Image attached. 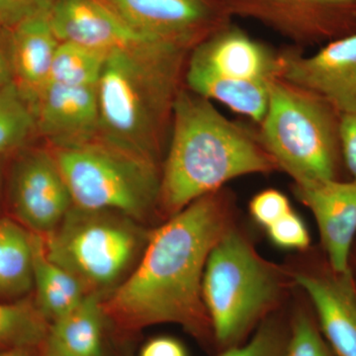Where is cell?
Segmentation results:
<instances>
[{"label":"cell","mask_w":356,"mask_h":356,"mask_svg":"<svg viewBox=\"0 0 356 356\" xmlns=\"http://www.w3.org/2000/svg\"><path fill=\"white\" fill-rule=\"evenodd\" d=\"M229 221L228 201L219 191L151 232L133 270L103 298L107 320L127 331L175 324L198 337L212 334L203 303V274Z\"/></svg>","instance_id":"6da1fadb"},{"label":"cell","mask_w":356,"mask_h":356,"mask_svg":"<svg viewBox=\"0 0 356 356\" xmlns=\"http://www.w3.org/2000/svg\"><path fill=\"white\" fill-rule=\"evenodd\" d=\"M195 44L146 39L110 51L97 86L98 137L159 165L185 63Z\"/></svg>","instance_id":"7a4b0ae2"},{"label":"cell","mask_w":356,"mask_h":356,"mask_svg":"<svg viewBox=\"0 0 356 356\" xmlns=\"http://www.w3.org/2000/svg\"><path fill=\"white\" fill-rule=\"evenodd\" d=\"M278 170L257 131L229 120L212 102L180 88L161 166L159 209L168 218L235 178Z\"/></svg>","instance_id":"3957f363"},{"label":"cell","mask_w":356,"mask_h":356,"mask_svg":"<svg viewBox=\"0 0 356 356\" xmlns=\"http://www.w3.org/2000/svg\"><path fill=\"white\" fill-rule=\"evenodd\" d=\"M339 117L320 96L280 77L269 84L268 105L257 124V137L295 185L336 179Z\"/></svg>","instance_id":"277c9868"},{"label":"cell","mask_w":356,"mask_h":356,"mask_svg":"<svg viewBox=\"0 0 356 356\" xmlns=\"http://www.w3.org/2000/svg\"><path fill=\"white\" fill-rule=\"evenodd\" d=\"M281 74L280 51L225 23L193 47L185 67L186 88L261 123L269 84Z\"/></svg>","instance_id":"5b68a950"},{"label":"cell","mask_w":356,"mask_h":356,"mask_svg":"<svg viewBox=\"0 0 356 356\" xmlns=\"http://www.w3.org/2000/svg\"><path fill=\"white\" fill-rule=\"evenodd\" d=\"M151 232L142 222L110 211L72 206L60 225L44 236L47 257L103 297L127 278Z\"/></svg>","instance_id":"8992f818"},{"label":"cell","mask_w":356,"mask_h":356,"mask_svg":"<svg viewBox=\"0 0 356 356\" xmlns=\"http://www.w3.org/2000/svg\"><path fill=\"white\" fill-rule=\"evenodd\" d=\"M280 293L277 270L229 229L211 250L202 280L203 303L217 343L224 348L241 343Z\"/></svg>","instance_id":"52a82bcc"},{"label":"cell","mask_w":356,"mask_h":356,"mask_svg":"<svg viewBox=\"0 0 356 356\" xmlns=\"http://www.w3.org/2000/svg\"><path fill=\"white\" fill-rule=\"evenodd\" d=\"M53 154L74 207L119 213L140 222L159 209L161 165L99 137Z\"/></svg>","instance_id":"ba28073f"},{"label":"cell","mask_w":356,"mask_h":356,"mask_svg":"<svg viewBox=\"0 0 356 356\" xmlns=\"http://www.w3.org/2000/svg\"><path fill=\"white\" fill-rule=\"evenodd\" d=\"M229 17L250 18L301 47L351 34L356 0H216Z\"/></svg>","instance_id":"9c48e42d"},{"label":"cell","mask_w":356,"mask_h":356,"mask_svg":"<svg viewBox=\"0 0 356 356\" xmlns=\"http://www.w3.org/2000/svg\"><path fill=\"white\" fill-rule=\"evenodd\" d=\"M9 195L16 221L43 236L57 228L74 206L55 156L46 149H33L16 161Z\"/></svg>","instance_id":"30bf717a"},{"label":"cell","mask_w":356,"mask_h":356,"mask_svg":"<svg viewBox=\"0 0 356 356\" xmlns=\"http://www.w3.org/2000/svg\"><path fill=\"white\" fill-rule=\"evenodd\" d=\"M280 79L320 96L339 115L356 112V32L332 40L314 55L280 51Z\"/></svg>","instance_id":"8fae6325"},{"label":"cell","mask_w":356,"mask_h":356,"mask_svg":"<svg viewBox=\"0 0 356 356\" xmlns=\"http://www.w3.org/2000/svg\"><path fill=\"white\" fill-rule=\"evenodd\" d=\"M149 39L198 44L231 17L216 0H102Z\"/></svg>","instance_id":"7c38bea8"},{"label":"cell","mask_w":356,"mask_h":356,"mask_svg":"<svg viewBox=\"0 0 356 356\" xmlns=\"http://www.w3.org/2000/svg\"><path fill=\"white\" fill-rule=\"evenodd\" d=\"M35 128L53 149L77 146L99 136L97 86L49 83L31 107Z\"/></svg>","instance_id":"4fadbf2b"},{"label":"cell","mask_w":356,"mask_h":356,"mask_svg":"<svg viewBox=\"0 0 356 356\" xmlns=\"http://www.w3.org/2000/svg\"><path fill=\"white\" fill-rule=\"evenodd\" d=\"M294 193L315 217L334 273H350L348 259L356 235V180L294 184Z\"/></svg>","instance_id":"5bb4252c"},{"label":"cell","mask_w":356,"mask_h":356,"mask_svg":"<svg viewBox=\"0 0 356 356\" xmlns=\"http://www.w3.org/2000/svg\"><path fill=\"white\" fill-rule=\"evenodd\" d=\"M50 19L60 42L106 53L149 39L134 31L102 0H58Z\"/></svg>","instance_id":"9a60e30c"},{"label":"cell","mask_w":356,"mask_h":356,"mask_svg":"<svg viewBox=\"0 0 356 356\" xmlns=\"http://www.w3.org/2000/svg\"><path fill=\"white\" fill-rule=\"evenodd\" d=\"M11 29L8 51L13 83L31 109L50 81L60 42L51 26L50 13L21 21Z\"/></svg>","instance_id":"2e32d148"},{"label":"cell","mask_w":356,"mask_h":356,"mask_svg":"<svg viewBox=\"0 0 356 356\" xmlns=\"http://www.w3.org/2000/svg\"><path fill=\"white\" fill-rule=\"evenodd\" d=\"M337 277L299 274L296 281L310 297L325 341L337 356H356V293L350 273Z\"/></svg>","instance_id":"e0dca14e"},{"label":"cell","mask_w":356,"mask_h":356,"mask_svg":"<svg viewBox=\"0 0 356 356\" xmlns=\"http://www.w3.org/2000/svg\"><path fill=\"white\" fill-rule=\"evenodd\" d=\"M103 298L89 293L69 313L51 323L44 341L65 356H103L107 320Z\"/></svg>","instance_id":"ac0fdd59"},{"label":"cell","mask_w":356,"mask_h":356,"mask_svg":"<svg viewBox=\"0 0 356 356\" xmlns=\"http://www.w3.org/2000/svg\"><path fill=\"white\" fill-rule=\"evenodd\" d=\"M33 290L37 307L50 324L69 313L88 294L72 274L47 257L44 236L35 233Z\"/></svg>","instance_id":"d6986e66"},{"label":"cell","mask_w":356,"mask_h":356,"mask_svg":"<svg viewBox=\"0 0 356 356\" xmlns=\"http://www.w3.org/2000/svg\"><path fill=\"white\" fill-rule=\"evenodd\" d=\"M33 290V233L16 220L0 219V301L26 298Z\"/></svg>","instance_id":"ffe728a7"},{"label":"cell","mask_w":356,"mask_h":356,"mask_svg":"<svg viewBox=\"0 0 356 356\" xmlns=\"http://www.w3.org/2000/svg\"><path fill=\"white\" fill-rule=\"evenodd\" d=\"M49 327L34 299L0 301V350L44 343Z\"/></svg>","instance_id":"44dd1931"},{"label":"cell","mask_w":356,"mask_h":356,"mask_svg":"<svg viewBox=\"0 0 356 356\" xmlns=\"http://www.w3.org/2000/svg\"><path fill=\"white\" fill-rule=\"evenodd\" d=\"M108 54L70 42L58 44L49 83L72 86H97Z\"/></svg>","instance_id":"7402d4cb"},{"label":"cell","mask_w":356,"mask_h":356,"mask_svg":"<svg viewBox=\"0 0 356 356\" xmlns=\"http://www.w3.org/2000/svg\"><path fill=\"white\" fill-rule=\"evenodd\" d=\"M35 130L31 109L15 84L0 89V156L22 146Z\"/></svg>","instance_id":"603a6c76"},{"label":"cell","mask_w":356,"mask_h":356,"mask_svg":"<svg viewBox=\"0 0 356 356\" xmlns=\"http://www.w3.org/2000/svg\"><path fill=\"white\" fill-rule=\"evenodd\" d=\"M288 334L277 322L267 320L250 341L229 346L219 356H284Z\"/></svg>","instance_id":"cb8c5ba5"},{"label":"cell","mask_w":356,"mask_h":356,"mask_svg":"<svg viewBox=\"0 0 356 356\" xmlns=\"http://www.w3.org/2000/svg\"><path fill=\"white\" fill-rule=\"evenodd\" d=\"M284 356H332L322 334L306 314L299 313L288 334Z\"/></svg>","instance_id":"d4e9b609"},{"label":"cell","mask_w":356,"mask_h":356,"mask_svg":"<svg viewBox=\"0 0 356 356\" xmlns=\"http://www.w3.org/2000/svg\"><path fill=\"white\" fill-rule=\"evenodd\" d=\"M266 229L271 242L285 250H304L310 245L305 222L293 210Z\"/></svg>","instance_id":"484cf974"},{"label":"cell","mask_w":356,"mask_h":356,"mask_svg":"<svg viewBox=\"0 0 356 356\" xmlns=\"http://www.w3.org/2000/svg\"><path fill=\"white\" fill-rule=\"evenodd\" d=\"M292 211L291 204L282 192L266 189L259 192L250 203V212L255 222L267 229Z\"/></svg>","instance_id":"4316f807"},{"label":"cell","mask_w":356,"mask_h":356,"mask_svg":"<svg viewBox=\"0 0 356 356\" xmlns=\"http://www.w3.org/2000/svg\"><path fill=\"white\" fill-rule=\"evenodd\" d=\"M58 0H0V24L13 27L21 21L50 13Z\"/></svg>","instance_id":"83f0119b"},{"label":"cell","mask_w":356,"mask_h":356,"mask_svg":"<svg viewBox=\"0 0 356 356\" xmlns=\"http://www.w3.org/2000/svg\"><path fill=\"white\" fill-rule=\"evenodd\" d=\"M339 146L346 168L356 180V112L341 114L339 125Z\"/></svg>","instance_id":"f1b7e54d"},{"label":"cell","mask_w":356,"mask_h":356,"mask_svg":"<svg viewBox=\"0 0 356 356\" xmlns=\"http://www.w3.org/2000/svg\"><path fill=\"white\" fill-rule=\"evenodd\" d=\"M139 356H188L181 341L172 337H156L143 346Z\"/></svg>","instance_id":"f546056e"},{"label":"cell","mask_w":356,"mask_h":356,"mask_svg":"<svg viewBox=\"0 0 356 356\" xmlns=\"http://www.w3.org/2000/svg\"><path fill=\"white\" fill-rule=\"evenodd\" d=\"M13 83V70H11L8 48L6 50L0 44V89Z\"/></svg>","instance_id":"4dcf8cb0"},{"label":"cell","mask_w":356,"mask_h":356,"mask_svg":"<svg viewBox=\"0 0 356 356\" xmlns=\"http://www.w3.org/2000/svg\"><path fill=\"white\" fill-rule=\"evenodd\" d=\"M33 348H15L0 350V356H34Z\"/></svg>","instance_id":"1f68e13d"},{"label":"cell","mask_w":356,"mask_h":356,"mask_svg":"<svg viewBox=\"0 0 356 356\" xmlns=\"http://www.w3.org/2000/svg\"><path fill=\"white\" fill-rule=\"evenodd\" d=\"M42 356H65L60 353V351L55 350L53 346H51L50 344H48L44 341V351L43 355Z\"/></svg>","instance_id":"d6a6232c"},{"label":"cell","mask_w":356,"mask_h":356,"mask_svg":"<svg viewBox=\"0 0 356 356\" xmlns=\"http://www.w3.org/2000/svg\"><path fill=\"white\" fill-rule=\"evenodd\" d=\"M0 26H1V24H0Z\"/></svg>","instance_id":"836d02e7"}]
</instances>
